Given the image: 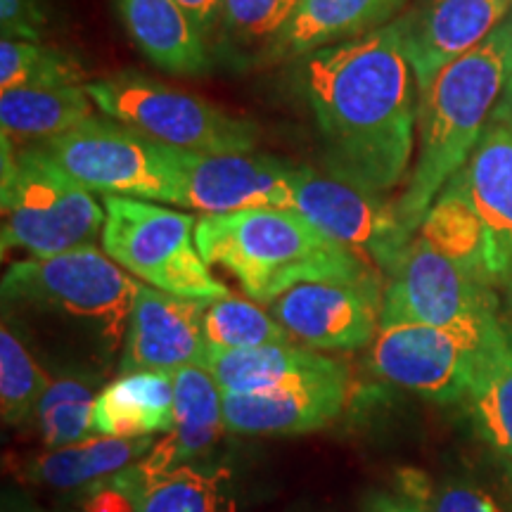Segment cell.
Wrapping results in <instances>:
<instances>
[{
  "label": "cell",
  "instance_id": "obj_6",
  "mask_svg": "<svg viewBox=\"0 0 512 512\" xmlns=\"http://www.w3.org/2000/svg\"><path fill=\"white\" fill-rule=\"evenodd\" d=\"M498 285L413 235L384 290L380 325L420 323L453 332L484 351L503 335Z\"/></svg>",
  "mask_w": 512,
  "mask_h": 512
},
{
  "label": "cell",
  "instance_id": "obj_33",
  "mask_svg": "<svg viewBox=\"0 0 512 512\" xmlns=\"http://www.w3.org/2000/svg\"><path fill=\"white\" fill-rule=\"evenodd\" d=\"M399 491L420 501L430 512H505L489 491L467 479L432 482L425 472L401 470Z\"/></svg>",
  "mask_w": 512,
  "mask_h": 512
},
{
  "label": "cell",
  "instance_id": "obj_39",
  "mask_svg": "<svg viewBox=\"0 0 512 512\" xmlns=\"http://www.w3.org/2000/svg\"><path fill=\"white\" fill-rule=\"evenodd\" d=\"M503 292H505V302H508V311H510V316H512V275H510L508 280H505Z\"/></svg>",
  "mask_w": 512,
  "mask_h": 512
},
{
  "label": "cell",
  "instance_id": "obj_29",
  "mask_svg": "<svg viewBox=\"0 0 512 512\" xmlns=\"http://www.w3.org/2000/svg\"><path fill=\"white\" fill-rule=\"evenodd\" d=\"M86 76V67L60 48L15 38L0 43V91L86 86Z\"/></svg>",
  "mask_w": 512,
  "mask_h": 512
},
{
  "label": "cell",
  "instance_id": "obj_20",
  "mask_svg": "<svg viewBox=\"0 0 512 512\" xmlns=\"http://www.w3.org/2000/svg\"><path fill=\"white\" fill-rule=\"evenodd\" d=\"M121 22L155 67L181 76L209 69L207 38L178 0H117Z\"/></svg>",
  "mask_w": 512,
  "mask_h": 512
},
{
  "label": "cell",
  "instance_id": "obj_31",
  "mask_svg": "<svg viewBox=\"0 0 512 512\" xmlns=\"http://www.w3.org/2000/svg\"><path fill=\"white\" fill-rule=\"evenodd\" d=\"M202 330L204 344L211 349H252L292 344L294 339L271 311L233 294L209 302Z\"/></svg>",
  "mask_w": 512,
  "mask_h": 512
},
{
  "label": "cell",
  "instance_id": "obj_9",
  "mask_svg": "<svg viewBox=\"0 0 512 512\" xmlns=\"http://www.w3.org/2000/svg\"><path fill=\"white\" fill-rule=\"evenodd\" d=\"M91 192L174 204L171 150L110 117H93L60 138L36 145Z\"/></svg>",
  "mask_w": 512,
  "mask_h": 512
},
{
  "label": "cell",
  "instance_id": "obj_24",
  "mask_svg": "<svg viewBox=\"0 0 512 512\" xmlns=\"http://www.w3.org/2000/svg\"><path fill=\"white\" fill-rule=\"evenodd\" d=\"M136 512H238V491L226 465L202 460L143 477L131 465Z\"/></svg>",
  "mask_w": 512,
  "mask_h": 512
},
{
  "label": "cell",
  "instance_id": "obj_30",
  "mask_svg": "<svg viewBox=\"0 0 512 512\" xmlns=\"http://www.w3.org/2000/svg\"><path fill=\"white\" fill-rule=\"evenodd\" d=\"M418 233L458 264L494 280L486 271L484 233L477 214L453 185L439 192Z\"/></svg>",
  "mask_w": 512,
  "mask_h": 512
},
{
  "label": "cell",
  "instance_id": "obj_27",
  "mask_svg": "<svg viewBox=\"0 0 512 512\" xmlns=\"http://www.w3.org/2000/svg\"><path fill=\"white\" fill-rule=\"evenodd\" d=\"M98 382L100 375L79 370H64L50 380L36 413V425L48 451L98 437L93 430Z\"/></svg>",
  "mask_w": 512,
  "mask_h": 512
},
{
  "label": "cell",
  "instance_id": "obj_13",
  "mask_svg": "<svg viewBox=\"0 0 512 512\" xmlns=\"http://www.w3.org/2000/svg\"><path fill=\"white\" fill-rule=\"evenodd\" d=\"M382 287L318 280L302 283L271 302V313L294 339L320 351H354L380 330Z\"/></svg>",
  "mask_w": 512,
  "mask_h": 512
},
{
  "label": "cell",
  "instance_id": "obj_34",
  "mask_svg": "<svg viewBox=\"0 0 512 512\" xmlns=\"http://www.w3.org/2000/svg\"><path fill=\"white\" fill-rule=\"evenodd\" d=\"M48 15L43 0H0V29L3 38L43 43Z\"/></svg>",
  "mask_w": 512,
  "mask_h": 512
},
{
  "label": "cell",
  "instance_id": "obj_19",
  "mask_svg": "<svg viewBox=\"0 0 512 512\" xmlns=\"http://www.w3.org/2000/svg\"><path fill=\"white\" fill-rule=\"evenodd\" d=\"M408 0H299L290 27L268 50V60H302L392 24Z\"/></svg>",
  "mask_w": 512,
  "mask_h": 512
},
{
  "label": "cell",
  "instance_id": "obj_21",
  "mask_svg": "<svg viewBox=\"0 0 512 512\" xmlns=\"http://www.w3.org/2000/svg\"><path fill=\"white\" fill-rule=\"evenodd\" d=\"M98 437L140 439L174 430V373L140 370L100 389L93 408Z\"/></svg>",
  "mask_w": 512,
  "mask_h": 512
},
{
  "label": "cell",
  "instance_id": "obj_11",
  "mask_svg": "<svg viewBox=\"0 0 512 512\" xmlns=\"http://www.w3.org/2000/svg\"><path fill=\"white\" fill-rule=\"evenodd\" d=\"M169 150L178 207L202 214L294 207V164L254 152Z\"/></svg>",
  "mask_w": 512,
  "mask_h": 512
},
{
  "label": "cell",
  "instance_id": "obj_10",
  "mask_svg": "<svg viewBox=\"0 0 512 512\" xmlns=\"http://www.w3.org/2000/svg\"><path fill=\"white\" fill-rule=\"evenodd\" d=\"M292 209L387 278L413 240L401 228L396 202H387V195L311 166H294Z\"/></svg>",
  "mask_w": 512,
  "mask_h": 512
},
{
  "label": "cell",
  "instance_id": "obj_25",
  "mask_svg": "<svg viewBox=\"0 0 512 512\" xmlns=\"http://www.w3.org/2000/svg\"><path fill=\"white\" fill-rule=\"evenodd\" d=\"M155 444V437H91L41 453L24 467V477L50 489H83L138 463Z\"/></svg>",
  "mask_w": 512,
  "mask_h": 512
},
{
  "label": "cell",
  "instance_id": "obj_5",
  "mask_svg": "<svg viewBox=\"0 0 512 512\" xmlns=\"http://www.w3.org/2000/svg\"><path fill=\"white\" fill-rule=\"evenodd\" d=\"M3 254L55 256L95 245L105 228V209L93 192L64 171L41 147L3 140Z\"/></svg>",
  "mask_w": 512,
  "mask_h": 512
},
{
  "label": "cell",
  "instance_id": "obj_26",
  "mask_svg": "<svg viewBox=\"0 0 512 512\" xmlns=\"http://www.w3.org/2000/svg\"><path fill=\"white\" fill-rule=\"evenodd\" d=\"M465 403L486 444L512 460V316L503 335L479 354Z\"/></svg>",
  "mask_w": 512,
  "mask_h": 512
},
{
  "label": "cell",
  "instance_id": "obj_23",
  "mask_svg": "<svg viewBox=\"0 0 512 512\" xmlns=\"http://www.w3.org/2000/svg\"><path fill=\"white\" fill-rule=\"evenodd\" d=\"M335 363L328 356L294 344H268L252 349L204 347L197 366L214 377L223 394H252L278 389Z\"/></svg>",
  "mask_w": 512,
  "mask_h": 512
},
{
  "label": "cell",
  "instance_id": "obj_3",
  "mask_svg": "<svg viewBox=\"0 0 512 512\" xmlns=\"http://www.w3.org/2000/svg\"><path fill=\"white\" fill-rule=\"evenodd\" d=\"M209 266H221L256 304H271L302 283L347 280L380 285V271L294 209H247L204 214L195 228Z\"/></svg>",
  "mask_w": 512,
  "mask_h": 512
},
{
  "label": "cell",
  "instance_id": "obj_1",
  "mask_svg": "<svg viewBox=\"0 0 512 512\" xmlns=\"http://www.w3.org/2000/svg\"><path fill=\"white\" fill-rule=\"evenodd\" d=\"M328 174L380 195L408 181L420 91L394 24L302 57Z\"/></svg>",
  "mask_w": 512,
  "mask_h": 512
},
{
  "label": "cell",
  "instance_id": "obj_37",
  "mask_svg": "<svg viewBox=\"0 0 512 512\" xmlns=\"http://www.w3.org/2000/svg\"><path fill=\"white\" fill-rule=\"evenodd\" d=\"M503 34H505V48H508V69H505V86H503V95L498 100V110L510 112L512 114V5L508 17L503 22Z\"/></svg>",
  "mask_w": 512,
  "mask_h": 512
},
{
  "label": "cell",
  "instance_id": "obj_4",
  "mask_svg": "<svg viewBox=\"0 0 512 512\" xmlns=\"http://www.w3.org/2000/svg\"><path fill=\"white\" fill-rule=\"evenodd\" d=\"M508 48L503 24L482 46L448 64L420 93L418 145L396 216L415 235L439 192L463 169L503 95Z\"/></svg>",
  "mask_w": 512,
  "mask_h": 512
},
{
  "label": "cell",
  "instance_id": "obj_7",
  "mask_svg": "<svg viewBox=\"0 0 512 512\" xmlns=\"http://www.w3.org/2000/svg\"><path fill=\"white\" fill-rule=\"evenodd\" d=\"M102 245L117 264L155 290L185 299H221L228 287L197 247V219L159 202L105 197Z\"/></svg>",
  "mask_w": 512,
  "mask_h": 512
},
{
  "label": "cell",
  "instance_id": "obj_18",
  "mask_svg": "<svg viewBox=\"0 0 512 512\" xmlns=\"http://www.w3.org/2000/svg\"><path fill=\"white\" fill-rule=\"evenodd\" d=\"M223 392L207 370L183 366L174 370V430L136 463L143 477L164 475L188 463H202L226 434Z\"/></svg>",
  "mask_w": 512,
  "mask_h": 512
},
{
  "label": "cell",
  "instance_id": "obj_38",
  "mask_svg": "<svg viewBox=\"0 0 512 512\" xmlns=\"http://www.w3.org/2000/svg\"><path fill=\"white\" fill-rule=\"evenodd\" d=\"M3 512H46L34 498H29L22 491H8L3 496Z\"/></svg>",
  "mask_w": 512,
  "mask_h": 512
},
{
  "label": "cell",
  "instance_id": "obj_17",
  "mask_svg": "<svg viewBox=\"0 0 512 512\" xmlns=\"http://www.w3.org/2000/svg\"><path fill=\"white\" fill-rule=\"evenodd\" d=\"M207 306L209 299L176 297L140 283L119 356V375L140 370L174 373L183 366H197L207 347L202 330Z\"/></svg>",
  "mask_w": 512,
  "mask_h": 512
},
{
  "label": "cell",
  "instance_id": "obj_32",
  "mask_svg": "<svg viewBox=\"0 0 512 512\" xmlns=\"http://www.w3.org/2000/svg\"><path fill=\"white\" fill-rule=\"evenodd\" d=\"M297 8L299 0H223L221 31L235 48L268 55Z\"/></svg>",
  "mask_w": 512,
  "mask_h": 512
},
{
  "label": "cell",
  "instance_id": "obj_35",
  "mask_svg": "<svg viewBox=\"0 0 512 512\" xmlns=\"http://www.w3.org/2000/svg\"><path fill=\"white\" fill-rule=\"evenodd\" d=\"M192 22L197 24V29L202 31L204 38H211L216 29H221V12H223V0H178Z\"/></svg>",
  "mask_w": 512,
  "mask_h": 512
},
{
  "label": "cell",
  "instance_id": "obj_16",
  "mask_svg": "<svg viewBox=\"0 0 512 512\" xmlns=\"http://www.w3.org/2000/svg\"><path fill=\"white\" fill-rule=\"evenodd\" d=\"M347 396L349 373L342 363H335L268 392L223 394V418L230 434L297 437L337 420Z\"/></svg>",
  "mask_w": 512,
  "mask_h": 512
},
{
  "label": "cell",
  "instance_id": "obj_2",
  "mask_svg": "<svg viewBox=\"0 0 512 512\" xmlns=\"http://www.w3.org/2000/svg\"><path fill=\"white\" fill-rule=\"evenodd\" d=\"M138 287L110 254L88 245L17 261L0 292L8 316L48 320L50 342L67 347L64 370L102 377L124 349Z\"/></svg>",
  "mask_w": 512,
  "mask_h": 512
},
{
  "label": "cell",
  "instance_id": "obj_28",
  "mask_svg": "<svg viewBox=\"0 0 512 512\" xmlns=\"http://www.w3.org/2000/svg\"><path fill=\"white\" fill-rule=\"evenodd\" d=\"M50 387V377L12 320L0 328V408L5 425L24 427L36 422L38 406Z\"/></svg>",
  "mask_w": 512,
  "mask_h": 512
},
{
  "label": "cell",
  "instance_id": "obj_12",
  "mask_svg": "<svg viewBox=\"0 0 512 512\" xmlns=\"http://www.w3.org/2000/svg\"><path fill=\"white\" fill-rule=\"evenodd\" d=\"M479 351L453 332L420 323L380 325L368 354L375 377L434 403L467 399Z\"/></svg>",
  "mask_w": 512,
  "mask_h": 512
},
{
  "label": "cell",
  "instance_id": "obj_14",
  "mask_svg": "<svg viewBox=\"0 0 512 512\" xmlns=\"http://www.w3.org/2000/svg\"><path fill=\"white\" fill-rule=\"evenodd\" d=\"M512 0H415L394 19L422 93L448 64L482 46L508 17Z\"/></svg>",
  "mask_w": 512,
  "mask_h": 512
},
{
  "label": "cell",
  "instance_id": "obj_36",
  "mask_svg": "<svg viewBox=\"0 0 512 512\" xmlns=\"http://www.w3.org/2000/svg\"><path fill=\"white\" fill-rule=\"evenodd\" d=\"M368 512H430L415 498L406 494H373L366 505Z\"/></svg>",
  "mask_w": 512,
  "mask_h": 512
},
{
  "label": "cell",
  "instance_id": "obj_22",
  "mask_svg": "<svg viewBox=\"0 0 512 512\" xmlns=\"http://www.w3.org/2000/svg\"><path fill=\"white\" fill-rule=\"evenodd\" d=\"M86 86L12 88L0 91V140L15 147H36L60 138L95 117Z\"/></svg>",
  "mask_w": 512,
  "mask_h": 512
},
{
  "label": "cell",
  "instance_id": "obj_8",
  "mask_svg": "<svg viewBox=\"0 0 512 512\" xmlns=\"http://www.w3.org/2000/svg\"><path fill=\"white\" fill-rule=\"evenodd\" d=\"M98 110L159 145L183 152H254L256 128L211 102L138 74L88 83Z\"/></svg>",
  "mask_w": 512,
  "mask_h": 512
},
{
  "label": "cell",
  "instance_id": "obj_15",
  "mask_svg": "<svg viewBox=\"0 0 512 512\" xmlns=\"http://www.w3.org/2000/svg\"><path fill=\"white\" fill-rule=\"evenodd\" d=\"M477 214L486 271L498 287L512 275V114L494 110L463 169L448 181Z\"/></svg>",
  "mask_w": 512,
  "mask_h": 512
}]
</instances>
